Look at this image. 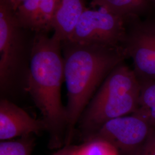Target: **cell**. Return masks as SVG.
Returning <instances> with one entry per match:
<instances>
[{
    "label": "cell",
    "instance_id": "obj_11",
    "mask_svg": "<svg viewBox=\"0 0 155 155\" xmlns=\"http://www.w3.org/2000/svg\"><path fill=\"white\" fill-rule=\"evenodd\" d=\"M91 5L129 19L140 17L150 9L148 0H91Z\"/></svg>",
    "mask_w": 155,
    "mask_h": 155
},
{
    "label": "cell",
    "instance_id": "obj_1",
    "mask_svg": "<svg viewBox=\"0 0 155 155\" xmlns=\"http://www.w3.org/2000/svg\"><path fill=\"white\" fill-rule=\"evenodd\" d=\"M48 33H35L29 63L26 92L38 108L49 134L51 148L65 143L66 107L61 101L64 81L61 41Z\"/></svg>",
    "mask_w": 155,
    "mask_h": 155
},
{
    "label": "cell",
    "instance_id": "obj_3",
    "mask_svg": "<svg viewBox=\"0 0 155 155\" xmlns=\"http://www.w3.org/2000/svg\"><path fill=\"white\" fill-rule=\"evenodd\" d=\"M140 82L123 63L106 78L83 111L78 127L84 141L111 120L130 114L139 107Z\"/></svg>",
    "mask_w": 155,
    "mask_h": 155
},
{
    "label": "cell",
    "instance_id": "obj_6",
    "mask_svg": "<svg viewBox=\"0 0 155 155\" xmlns=\"http://www.w3.org/2000/svg\"><path fill=\"white\" fill-rule=\"evenodd\" d=\"M122 47L127 58L132 59L139 80H155V20L129 19Z\"/></svg>",
    "mask_w": 155,
    "mask_h": 155
},
{
    "label": "cell",
    "instance_id": "obj_5",
    "mask_svg": "<svg viewBox=\"0 0 155 155\" xmlns=\"http://www.w3.org/2000/svg\"><path fill=\"white\" fill-rule=\"evenodd\" d=\"M128 19L103 8H87L80 18L68 41L105 45L122 46Z\"/></svg>",
    "mask_w": 155,
    "mask_h": 155
},
{
    "label": "cell",
    "instance_id": "obj_8",
    "mask_svg": "<svg viewBox=\"0 0 155 155\" xmlns=\"http://www.w3.org/2000/svg\"><path fill=\"white\" fill-rule=\"evenodd\" d=\"M47 131L42 120L29 115L8 98L0 100V140H8Z\"/></svg>",
    "mask_w": 155,
    "mask_h": 155
},
{
    "label": "cell",
    "instance_id": "obj_7",
    "mask_svg": "<svg viewBox=\"0 0 155 155\" xmlns=\"http://www.w3.org/2000/svg\"><path fill=\"white\" fill-rule=\"evenodd\" d=\"M153 127L145 117L135 111L106 122L88 139H103L123 155H129L144 142Z\"/></svg>",
    "mask_w": 155,
    "mask_h": 155
},
{
    "label": "cell",
    "instance_id": "obj_18",
    "mask_svg": "<svg viewBox=\"0 0 155 155\" xmlns=\"http://www.w3.org/2000/svg\"><path fill=\"white\" fill-rule=\"evenodd\" d=\"M74 145H66L52 155H72Z\"/></svg>",
    "mask_w": 155,
    "mask_h": 155
},
{
    "label": "cell",
    "instance_id": "obj_15",
    "mask_svg": "<svg viewBox=\"0 0 155 155\" xmlns=\"http://www.w3.org/2000/svg\"><path fill=\"white\" fill-rule=\"evenodd\" d=\"M129 155H155V127L139 148Z\"/></svg>",
    "mask_w": 155,
    "mask_h": 155
},
{
    "label": "cell",
    "instance_id": "obj_10",
    "mask_svg": "<svg viewBox=\"0 0 155 155\" xmlns=\"http://www.w3.org/2000/svg\"><path fill=\"white\" fill-rule=\"evenodd\" d=\"M86 9L84 0H59L53 18L54 35L61 42L67 41Z\"/></svg>",
    "mask_w": 155,
    "mask_h": 155
},
{
    "label": "cell",
    "instance_id": "obj_14",
    "mask_svg": "<svg viewBox=\"0 0 155 155\" xmlns=\"http://www.w3.org/2000/svg\"><path fill=\"white\" fill-rule=\"evenodd\" d=\"M139 108L148 110L155 107V80H140Z\"/></svg>",
    "mask_w": 155,
    "mask_h": 155
},
{
    "label": "cell",
    "instance_id": "obj_16",
    "mask_svg": "<svg viewBox=\"0 0 155 155\" xmlns=\"http://www.w3.org/2000/svg\"><path fill=\"white\" fill-rule=\"evenodd\" d=\"M136 111L145 117L148 120L151 125L153 127H155V107L148 110H144L139 107Z\"/></svg>",
    "mask_w": 155,
    "mask_h": 155
},
{
    "label": "cell",
    "instance_id": "obj_19",
    "mask_svg": "<svg viewBox=\"0 0 155 155\" xmlns=\"http://www.w3.org/2000/svg\"><path fill=\"white\" fill-rule=\"evenodd\" d=\"M150 2V4H152L153 5L155 6V0H148Z\"/></svg>",
    "mask_w": 155,
    "mask_h": 155
},
{
    "label": "cell",
    "instance_id": "obj_2",
    "mask_svg": "<svg viewBox=\"0 0 155 155\" xmlns=\"http://www.w3.org/2000/svg\"><path fill=\"white\" fill-rule=\"evenodd\" d=\"M66 85L65 145H70L83 111L106 78L127 58L122 46L61 42Z\"/></svg>",
    "mask_w": 155,
    "mask_h": 155
},
{
    "label": "cell",
    "instance_id": "obj_4",
    "mask_svg": "<svg viewBox=\"0 0 155 155\" xmlns=\"http://www.w3.org/2000/svg\"><path fill=\"white\" fill-rule=\"evenodd\" d=\"M18 24L15 12L0 1V92L9 99L26 92L29 63L33 39Z\"/></svg>",
    "mask_w": 155,
    "mask_h": 155
},
{
    "label": "cell",
    "instance_id": "obj_13",
    "mask_svg": "<svg viewBox=\"0 0 155 155\" xmlns=\"http://www.w3.org/2000/svg\"><path fill=\"white\" fill-rule=\"evenodd\" d=\"M35 134L20 137L15 140H4L0 143V155H31L35 138Z\"/></svg>",
    "mask_w": 155,
    "mask_h": 155
},
{
    "label": "cell",
    "instance_id": "obj_12",
    "mask_svg": "<svg viewBox=\"0 0 155 155\" xmlns=\"http://www.w3.org/2000/svg\"><path fill=\"white\" fill-rule=\"evenodd\" d=\"M72 155H120L116 148L103 139L93 137L74 146Z\"/></svg>",
    "mask_w": 155,
    "mask_h": 155
},
{
    "label": "cell",
    "instance_id": "obj_9",
    "mask_svg": "<svg viewBox=\"0 0 155 155\" xmlns=\"http://www.w3.org/2000/svg\"><path fill=\"white\" fill-rule=\"evenodd\" d=\"M59 0H25L15 12L22 28L35 33H48Z\"/></svg>",
    "mask_w": 155,
    "mask_h": 155
},
{
    "label": "cell",
    "instance_id": "obj_17",
    "mask_svg": "<svg viewBox=\"0 0 155 155\" xmlns=\"http://www.w3.org/2000/svg\"><path fill=\"white\" fill-rule=\"evenodd\" d=\"M8 6L14 12L16 11L18 8L25 0H0Z\"/></svg>",
    "mask_w": 155,
    "mask_h": 155
}]
</instances>
